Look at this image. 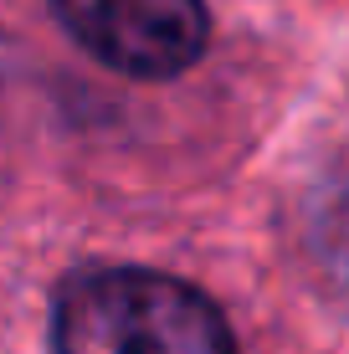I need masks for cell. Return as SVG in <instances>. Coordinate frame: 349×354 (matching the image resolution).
<instances>
[{
  "label": "cell",
  "instance_id": "obj_1",
  "mask_svg": "<svg viewBox=\"0 0 349 354\" xmlns=\"http://www.w3.org/2000/svg\"><path fill=\"white\" fill-rule=\"evenodd\" d=\"M57 354H236L232 324L200 288L154 267H88L52 308Z\"/></svg>",
  "mask_w": 349,
  "mask_h": 354
},
{
  "label": "cell",
  "instance_id": "obj_2",
  "mask_svg": "<svg viewBox=\"0 0 349 354\" xmlns=\"http://www.w3.org/2000/svg\"><path fill=\"white\" fill-rule=\"evenodd\" d=\"M52 10L88 57L144 82L190 72L211 41L206 0H52Z\"/></svg>",
  "mask_w": 349,
  "mask_h": 354
},
{
  "label": "cell",
  "instance_id": "obj_3",
  "mask_svg": "<svg viewBox=\"0 0 349 354\" xmlns=\"http://www.w3.org/2000/svg\"><path fill=\"white\" fill-rule=\"evenodd\" d=\"M329 272L349 288V175H339L329 185V195L319 201V231H314Z\"/></svg>",
  "mask_w": 349,
  "mask_h": 354
}]
</instances>
